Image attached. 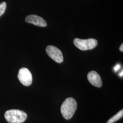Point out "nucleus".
<instances>
[{
	"label": "nucleus",
	"mask_w": 123,
	"mask_h": 123,
	"mask_svg": "<svg viewBox=\"0 0 123 123\" xmlns=\"http://www.w3.org/2000/svg\"><path fill=\"white\" fill-rule=\"evenodd\" d=\"M123 110H120L118 113L113 116L111 118H110L106 123H114L118 121L119 119H121L123 117Z\"/></svg>",
	"instance_id": "8"
},
{
	"label": "nucleus",
	"mask_w": 123,
	"mask_h": 123,
	"mask_svg": "<svg viewBox=\"0 0 123 123\" xmlns=\"http://www.w3.org/2000/svg\"><path fill=\"white\" fill-rule=\"evenodd\" d=\"M6 4L5 2H2L0 4V17L2 16L5 12Z\"/></svg>",
	"instance_id": "9"
},
{
	"label": "nucleus",
	"mask_w": 123,
	"mask_h": 123,
	"mask_svg": "<svg viewBox=\"0 0 123 123\" xmlns=\"http://www.w3.org/2000/svg\"><path fill=\"white\" fill-rule=\"evenodd\" d=\"M46 52L54 61L61 63L63 61V57L61 50L53 46H48L46 49Z\"/></svg>",
	"instance_id": "4"
},
{
	"label": "nucleus",
	"mask_w": 123,
	"mask_h": 123,
	"mask_svg": "<svg viewBox=\"0 0 123 123\" xmlns=\"http://www.w3.org/2000/svg\"><path fill=\"white\" fill-rule=\"evenodd\" d=\"M120 68V65H119V64H117V65L114 68V71H115V72H117V71L119 70Z\"/></svg>",
	"instance_id": "10"
},
{
	"label": "nucleus",
	"mask_w": 123,
	"mask_h": 123,
	"mask_svg": "<svg viewBox=\"0 0 123 123\" xmlns=\"http://www.w3.org/2000/svg\"><path fill=\"white\" fill-rule=\"evenodd\" d=\"M77 103L73 98H68L63 102L61 107V112L63 118L69 119L72 118L77 110Z\"/></svg>",
	"instance_id": "1"
},
{
	"label": "nucleus",
	"mask_w": 123,
	"mask_h": 123,
	"mask_svg": "<svg viewBox=\"0 0 123 123\" xmlns=\"http://www.w3.org/2000/svg\"><path fill=\"white\" fill-rule=\"evenodd\" d=\"M119 75V76H123V71H122V73H121Z\"/></svg>",
	"instance_id": "12"
},
{
	"label": "nucleus",
	"mask_w": 123,
	"mask_h": 123,
	"mask_svg": "<svg viewBox=\"0 0 123 123\" xmlns=\"http://www.w3.org/2000/svg\"><path fill=\"white\" fill-rule=\"evenodd\" d=\"M18 79L24 85L28 86L32 82V76L30 71L27 68H21L18 74Z\"/></svg>",
	"instance_id": "5"
},
{
	"label": "nucleus",
	"mask_w": 123,
	"mask_h": 123,
	"mask_svg": "<svg viewBox=\"0 0 123 123\" xmlns=\"http://www.w3.org/2000/svg\"><path fill=\"white\" fill-rule=\"evenodd\" d=\"M88 80L92 85L100 88L102 86V81L100 75L96 71H92L90 72L87 76Z\"/></svg>",
	"instance_id": "6"
},
{
	"label": "nucleus",
	"mask_w": 123,
	"mask_h": 123,
	"mask_svg": "<svg viewBox=\"0 0 123 123\" xmlns=\"http://www.w3.org/2000/svg\"><path fill=\"white\" fill-rule=\"evenodd\" d=\"M25 21L36 26L44 27L47 26V23L41 17L35 15H30L25 18Z\"/></svg>",
	"instance_id": "7"
},
{
	"label": "nucleus",
	"mask_w": 123,
	"mask_h": 123,
	"mask_svg": "<svg viewBox=\"0 0 123 123\" xmlns=\"http://www.w3.org/2000/svg\"><path fill=\"white\" fill-rule=\"evenodd\" d=\"M119 50L121 51V52H123V44H121V45L120 46V48H119Z\"/></svg>",
	"instance_id": "11"
},
{
	"label": "nucleus",
	"mask_w": 123,
	"mask_h": 123,
	"mask_svg": "<svg viewBox=\"0 0 123 123\" xmlns=\"http://www.w3.org/2000/svg\"><path fill=\"white\" fill-rule=\"evenodd\" d=\"M74 43L78 49L86 51L95 48L98 45V41L93 38L81 39L76 38L74 40Z\"/></svg>",
	"instance_id": "3"
},
{
	"label": "nucleus",
	"mask_w": 123,
	"mask_h": 123,
	"mask_svg": "<svg viewBox=\"0 0 123 123\" xmlns=\"http://www.w3.org/2000/svg\"><path fill=\"white\" fill-rule=\"evenodd\" d=\"M27 114L22 110H11L5 114V117L9 123H23L27 118Z\"/></svg>",
	"instance_id": "2"
}]
</instances>
